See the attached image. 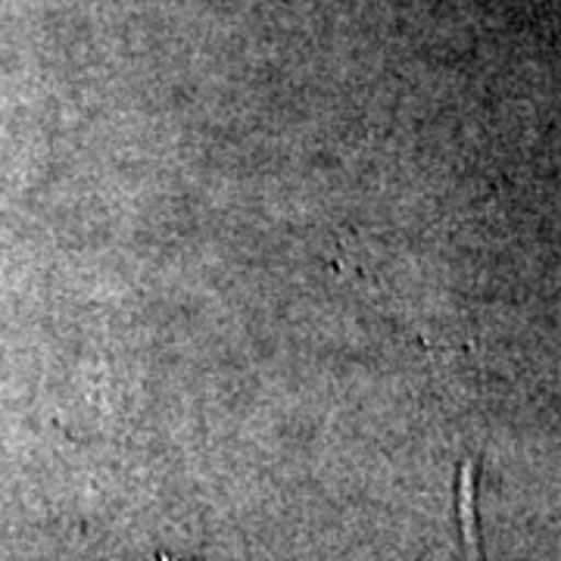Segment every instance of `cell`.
I'll return each instance as SVG.
<instances>
[{"label": "cell", "mask_w": 561, "mask_h": 561, "mask_svg": "<svg viewBox=\"0 0 561 561\" xmlns=\"http://www.w3.org/2000/svg\"><path fill=\"white\" fill-rule=\"evenodd\" d=\"M160 561H184V559H175V556H169V552H160Z\"/></svg>", "instance_id": "obj_1"}]
</instances>
